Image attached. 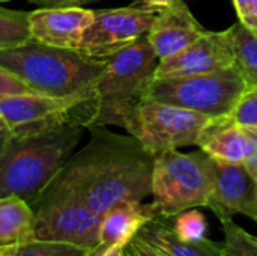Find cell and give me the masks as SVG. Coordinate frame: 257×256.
<instances>
[{"label": "cell", "instance_id": "1", "mask_svg": "<svg viewBox=\"0 0 257 256\" xmlns=\"http://www.w3.org/2000/svg\"><path fill=\"white\" fill-rule=\"evenodd\" d=\"M89 130V143L72 154L47 187L81 201L98 216L122 201L149 196L155 155L131 134H114L104 127Z\"/></svg>", "mask_w": 257, "mask_h": 256}, {"label": "cell", "instance_id": "2", "mask_svg": "<svg viewBox=\"0 0 257 256\" xmlns=\"http://www.w3.org/2000/svg\"><path fill=\"white\" fill-rule=\"evenodd\" d=\"M84 127L65 125L47 133L12 137L0 154V198L32 204L72 157Z\"/></svg>", "mask_w": 257, "mask_h": 256}, {"label": "cell", "instance_id": "3", "mask_svg": "<svg viewBox=\"0 0 257 256\" xmlns=\"http://www.w3.org/2000/svg\"><path fill=\"white\" fill-rule=\"evenodd\" d=\"M107 60H95L78 50L59 48L30 39L0 50V66L18 77L33 94L72 97L92 92Z\"/></svg>", "mask_w": 257, "mask_h": 256}, {"label": "cell", "instance_id": "4", "mask_svg": "<svg viewBox=\"0 0 257 256\" xmlns=\"http://www.w3.org/2000/svg\"><path fill=\"white\" fill-rule=\"evenodd\" d=\"M158 62L146 36L110 57L92 86L87 128L117 125L128 130L137 106L155 78Z\"/></svg>", "mask_w": 257, "mask_h": 256}, {"label": "cell", "instance_id": "5", "mask_svg": "<svg viewBox=\"0 0 257 256\" xmlns=\"http://www.w3.org/2000/svg\"><path fill=\"white\" fill-rule=\"evenodd\" d=\"M211 192L212 160L203 151L182 154L169 149L155 155L151 195L158 217L172 219L190 208H208Z\"/></svg>", "mask_w": 257, "mask_h": 256}, {"label": "cell", "instance_id": "6", "mask_svg": "<svg viewBox=\"0 0 257 256\" xmlns=\"http://www.w3.org/2000/svg\"><path fill=\"white\" fill-rule=\"evenodd\" d=\"M247 88L245 80L233 66L211 74L154 78L145 98L220 118L232 113Z\"/></svg>", "mask_w": 257, "mask_h": 256}, {"label": "cell", "instance_id": "7", "mask_svg": "<svg viewBox=\"0 0 257 256\" xmlns=\"http://www.w3.org/2000/svg\"><path fill=\"white\" fill-rule=\"evenodd\" d=\"M36 240L72 244L83 249L99 246L101 217L81 201L50 187L30 204Z\"/></svg>", "mask_w": 257, "mask_h": 256}, {"label": "cell", "instance_id": "8", "mask_svg": "<svg viewBox=\"0 0 257 256\" xmlns=\"http://www.w3.org/2000/svg\"><path fill=\"white\" fill-rule=\"evenodd\" d=\"M209 121L211 116L143 98L126 133L136 137L149 154L157 155L163 151L197 145Z\"/></svg>", "mask_w": 257, "mask_h": 256}, {"label": "cell", "instance_id": "9", "mask_svg": "<svg viewBox=\"0 0 257 256\" xmlns=\"http://www.w3.org/2000/svg\"><path fill=\"white\" fill-rule=\"evenodd\" d=\"M92 92L72 97L18 94L0 101V118L12 137H27L65 125H83V104Z\"/></svg>", "mask_w": 257, "mask_h": 256}, {"label": "cell", "instance_id": "10", "mask_svg": "<svg viewBox=\"0 0 257 256\" xmlns=\"http://www.w3.org/2000/svg\"><path fill=\"white\" fill-rule=\"evenodd\" d=\"M157 12L137 5L95 11V18L86 30L78 51L95 60H108L146 36Z\"/></svg>", "mask_w": 257, "mask_h": 256}, {"label": "cell", "instance_id": "11", "mask_svg": "<svg viewBox=\"0 0 257 256\" xmlns=\"http://www.w3.org/2000/svg\"><path fill=\"white\" fill-rule=\"evenodd\" d=\"M233 66L235 51L230 27L223 32L206 30L178 54L161 59L155 69V78L211 74Z\"/></svg>", "mask_w": 257, "mask_h": 256}, {"label": "cell", "instance_id": "12", "mask_svg": "<svg viewBox=\"0 0 257 256\" xmlns=\"http://www.w3.org/2000/svg\"><path fill=\"white\" fill-rule=\"evenodd\" d=\"M208 208L218 219L242 214L257 222V181L244 164L212 160V192Z\"/></svg>", "mask_w": 257, "mask_h": 256}, {"label": "cell", "instance_id": "13", "mask_svg": "<svg viewBox=\"0 0 257 256\" xmlns=\"http://www.w3.org/2000/svg\"><path fill=\"white\" fill-rule=\"evenodd\" d=\"M95 18V11L81 6L39 8L29 12L32 39L42 44L78 50L80 42Z\"/></svg>", "mask_w": 257, "mask_h": 256}, {"label": "cell", "instance_id": "14", "mask_svg": "<svg viewBox=\"0 0 257 256\" xmlns=\"http://www.w3.org/2000/svg\"><path fill=\"white\" fill-rule=\"evenodd\" d=\"M205 32L206 29L191 14L187 3L178 0L167 8L158 9L146 39L161 60L178 54Z\"/></svg>", "mask_w": 257, "mask_h": 256}, {"label": "cell", "instance_id": "15", "mask_svg": "<svg viewBox=\"0 0 257 256\" xmlns=\"http://www.w3.org/2000/svg\"><path fill=\"white\" fill-rule=\"evenodd\" d=\"M157 217L152 204H142V201H122L102 214L99 244H119L126 247L136 235Z\"/></svg>", "mask_w": 257, "mask_h": 256}, {"label": "cell", "instance_id": "16", "mask_svg": "<svg viewBox=\"0 0 257 256\" xmlns=\"http://www.w3.org/2000/svg\"><path fill=\"white\" fill-rule=\"evenodd\" d=\"M211 160L229 164H242L247 151V139L242 127L232 116L211 118L197 142Z\"/></svg>", "mask_w": 257, "mask_h": 256}, {"label": "cell", "instance_id": "17", "mask_svg": "<svg viewBox=\"0 0 257 256\" xmlns=\"http://www.w3.org/2000/svg\"><path fill=\"white\" fill-rule=\"evenodd\" d=\"M167 219L157 217L149 222L137 235L151 243L167 256H224V244L205 238L199 243H184L166 223Z\"/></svg>", "mask_w": 257, "mask_h": 256}, {"label": "cell", "instance_id": "18", "mask_svg": "<svg viewBox=\"0 0 257 256\" xmlns=\"http://www.w3.org/2000/svg\"><path fill=\"white\" fill-rule=\"evenodd\" d=\"M35 240L33 210L18 196L0 198V246Z\"/></svg>", "mask_w": 257, "mask_h": 256}, {"label": "cell", "instance_id": "19", "mask_svg": "<svg viewBox=\"0 0 257 256\" xmlns=\"http://www.w3.org/2000/svg\"><path fill=\"white\" fill-rule=\"evenodd\" d=\"M235 51V68L239 71L247 86L257 88V33L242 23L230 26Z\"/></svg>", "mask_w": 257, "mask_h": 256}, {"label": "cell", "instance_id": "20", "mask_svg": "<svg viewBox=\"0 0 257 256\" xmlns=\"http://www.w3.org/2000/svg\"><path fill=\"white\" fill-rule=\"evenodd\" d=\"M30 39L29 12L0 6V50L23 45Z\"/></svg>", "mask_w": 257, "mask_h": 256}, {"label": "cell", "instance_id": "21", "mask_svg": "<svg viewBox=\"0 0 257 256\" xmlns=\"http://www.w3.org/2000/svg\"><path fill=\"white\" fill-rule=\"evenodd\" d=\"M90 249L72 244L30 240L14 246H0V256H86Z\"/></svg>", "mask_w": 257, "mask_h": 256}, {"label": "cell", "instance_id": "22", "mask_svg": "<svg viewBox=\"0 0 257 256\" xmlns=\"http://www.w3.org/2000/svg\"><path fill=\"white\" fill-rule=\"evenodd\" d=\"M218 220L224 232V256H257V237L233 222L232 217Z\"/></svg>", "mask_w": 257, "mask_h": 256}, {"label": "cell", "instance_id": "23", "mask_svg": "<svg viewBox=\"0 0 257 256\" xmlns=\"http://www.w3.org/2000/svg\"><path fill=\"white\" fill-rule=\"evenodd\" d=\"M172 231L184 243H199L208 238V220L206 216L197 208L185 210L172 217Z\"/></svg>", "mask_w": 257, "mask_h": 256}, {"label": "cell", "instance_id": "24", "mask_svg": "<svg viewBox=\"0 0 257 256\" xmlns=\"http://www.w3.org/2000/svg\"><path fill=\"white\" fill-rule=\"evenodd\" d=\"M230 116L239 127L257 130V88L248 86L244 91Z\"/></svg>", "mask_w": 257, "mask_h": 256}, {"label": "cell", "instance_id": "25", "mask_svg": "<svg viewBox=\"0 0 257 256\" xmlns=\"http://www.w3.org/2000/svg\"><path fill=\"white\" fill-rule=\"evenodd\" d=\"M29 92L32 91L18 77H15L11 71L0 66V101L12 95L29 94Z\"/></svg>", "mask_w": 257, "mask_h": 256}, {"label": "cell", "instance_id": "26", "mask_svg": "<svg viewBox=\"0 0 257 256\" xmlns=\"http://www.w3.org/2000/svg\"><path fill=\"white\" fill-rule=\"evenodd\" d=\"M239 23L247 29L257 32V0H233Z\"/></svg>", "mask_w": 257, "mask_h": 256}, {"label": "cell", "instance_id": "27", "mask_svg": "<svg viewBox=\"0 0 257 256\" xmlns=\"http://www.w3.org/2000/svg\"><path fill=\"white\" fill-rule=\"evenodd\" d=\"M242 130L247 139V151L242 164L257 181V130L254 128H242Z\"/></svg>", "mask_w": 257, "mask_h": 256}, {"label": "cell", "instance_id": "28", "mask_svg": "<svg viewBox=\"0 0 257 256\" xmlns=\"http://www.w3.org/2000/svg\"><path fill=\"white\" fill-rule=\"evenodd\" d=\"M126 252L133 256H167L151 243L140 238L139 235H136V238L126 246Z\"/></svg>", "mask_w": 257, "mask_h": 256}, {"label": "cell", "instance_id": "29", "mask_svg": "<svg viewBox=\"0 0 257 256\" xmlns=\"http://www.w3.org/2000/svg\"><path fill=\"white\" fill-rule=\"evenodd\" d=\"M39 8H68V6H81L95 0H27Z\"/></svg>", "mask_w": 257, "mask_h": 256}, {"label": "cell", "instance_id": "30", "mask_svg": "<svg viewBox=\"0 0 257 256\" xmlns=\"http://www.w3.org/2000/svg\"><path fill=\"white\" fill-rule=\"evenodd\" d=\"M142 6L145 8H149V9H163V8H167L173 3H176L178 0H139Z\"/></svg>", "mask_w": 257, "mask_h": 256}, {"label": "cell", "instance_id": "31", "mask_svg": "<svg viewBox=\"0 0 257 256\" xmlns=\"http://www.w3.org/2000/svg\"><path fill=\"white\" fill-rule=\"evenodd\" d=\"M11 140H12V134H11L9 128L6 127V124L3 122V119L0 118V154L6 149V146L9 145Z\"/></svg>", "mask_w": 257, "mask_h": 256}, {"label": "cell", "instance_id": "32", "mask_svg": "<svg viewBox=\"0 0 257 256\" xmlns=\"http://www.w3.org/2000/svg\"><path fill=\"white\" fill-rule=\"evenodd\" d=\"M125 246L113 244V246H105L102 256H125Z\"/></svg>", "mask_w": 257, "mask_h": 256}, {"label": "cell", "instance_id": "33", "mask_svg": "<svg viewBox=\"0 0 257 256\" xmlns=\"http://www.w3.org/2000/svg\"><path fill=\"white\" fill-rule=\"evenodd\" d=\"M104 247H105V246H101V244H99V246H96L95 249H90V250H89V253H87L86 256H102Z\"/></svg>", "mask_w": 257, "mask_h": 256}, {"label": "cell", "instance_id": "34", "mask_svg": "<svg viewBox=\"0 0 257 256\" xmlns=\"http://www.w3.org/2000/svg\"><path fill=\"white\" fill-rule=\"evenodd\" d=\"M125 256H133V255H130V253L126 252V249H125Z\"/></svg>", "mask_w": 257, "mask_h": 256}, {"label": "cell", "instance_id": "35", "mask_svg": "<svg viewBox=\"0 0 257 256\" xmlns=\"http://www.w3.org/2000/svg\"><path fill=\"white\" fill-rule=\"evenodd\" d=\"M0 2H3V0H0Z\"/></svg>", "mask_w": 257, "mask_h": 256}, {"label": "cell", "instance_id": "36", "mask_svg": "<svg viewBox=\"0 0 257 256\" xmlns=\"http://www.w3.org/2000/svg\"><path fill=\"white\" fill-rule=\"evenodd\" d=\"M256 33H257V32H256Z\"/></svg>", "mask_w": 257, "mask_h": 256}]
</instances>
